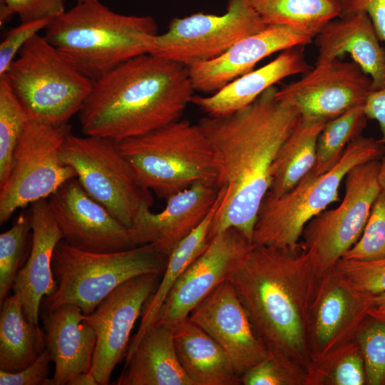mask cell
<instances>
[{"mask_svg":"<svg viewBox=\"0 0 385 385\" xmlns=\"http://www.w3.org/2000/svg\"><path fill=\"white\" fill-rule=\"evenodd\" d=\"M277 90L272 86L248 106L223 116L207 115L197 123L212 148L216 184L225 191L210 240L235 228L252 241L272 165L300 117L295 108L277 98Z\"/></svg>","mask_w":385,"mask_h":385,"instance_id":"6da1fadb","label":"cell"},{"mask_svg":"<svg viewBox=\"0 0 385 385\" xmlns=\"http://www.w3.org/2000/svg\"><path fill=\"white\" fill-rule=\"evenodd\" d=\"M268 351L300 366L311 356V313L320 279L302 250L255 245L227 279Z\"/></svg>","mask_w":385,"mask_h":385,"instance_id":"7a4b0ae2","label":"cell"},{"mask_svg":"<svg viewBox=\"0 0 385 385\" xmlns=\"http://www.w3.org/2000/svg\"><path fill=\"white\" fill-rule=\"evenodd\" d=\"M194 88L188 68L145 53L94 81L79 111L83 135L121 141L180 119Z\"/></svg>","mask_w":385,"mask_h":385,"instance_id":"3957f363","label":"cell"},{"mask_svg":"<svg viewBox=\"0 0 385 385\" xmlns=\"http://www.w3.org/2000/svg\"><path fill=\"white\" fill-rule=\"evenodd\" d=\"M45 38L93 81L147 53L145 37L158 34L150 16L116 13L100 1L77 3L53 18Z\"/></svg>","mask_w":385,"mask_h":385,"instance_id":"277c9868","label":"cell"},{"mask_svg":"<svg viewBox=\"0 0 385 385\" xmlns=\"http://www.w3.org/2000/svg\"><path fill=\"white\" fill-rule=\"evenodd\" d=\"M119 145L141 186L160 198L198 182L216 183L212 148L198 124L180 119Z\"/></svg>","mask_w":385,"mask_h":385,"instance_id":"5b68a950","label":"cell"},{"mask_svg":"<svg viewBox=\"0 0 385 385\" xmlns=\"http://www.w3.org/2000/svg\"><path fill=\"white\" fill-rule=\"evenodd\" d=\"M168 260L153 244L94 252L75 248L62 240L55 247L51 263L57 288L43 299V310L71 304L88 314L124 282L142 274L163 273Z\"/></svg>","mask_w":385,"mask_h":385,"instance_id":"8992f818","label":"cell"},{"mask_svg":"<svg viewBox=\"0 0 385 385\" xmlns=\"http://www.w3.org/2000/svg\"><path fill=\"white\" fill-rule=\"evenodd\" d=\"M381 141L362 135L353 140L328 171H309L278 197L266 195L260 207L252 242L255 245L297 250L306 225L339 200V190L354 166L379 160L385 151Z\"/></svg>","mask_w":385,"mask_h":385,"instance_id":"52a82bcc","label":"cell"},{"mask_svg":"<svg viewBox=\"0 0 385 385\" xmlns=\"http://www.w3.org/2000/svg\"><path fill=\"white\" fill-rule=\"evenodd\" d=\"M4 76L29 120L53 125L67 124L79 113L94 82L39 34L24 46Z\"/></svg>","mask_w":385,"mask_h":385,"instance_id":"ba28073f","label":"cell"},{"mask_svg":"<svg viewBox=\"0 0 385 385\" xmlns=\"http://www.w3.org/2000/svg\"><path fill=\"white\" fill-rule=\"evenodd\" d=\"M61 158L75 170L86 192L126 227H131L143 203L153 204L151 192L139 183L119 141L70 133Z\"/></svg>","mask_w":385,"mask_h":385,"instance_id":"9c48e42d","label":"cell"},{"mask_svg":"<svg viewBox=\"0 0 385 385\" xmlns=\"http://www.w3.org/2000/svg\"><path fill=\"white\" fill-rule=\"evenodd\" d=\"M380 161L353 167L346 175L344 195L335 208L324 210L305 226L302 249L321 279L327 274L361 237L371 207L381 191Z\"/></svg>","mask_w":385,"mask_h":385,"instance_id":"30bf717a","label":"cell"},{"mask_svg":"<svg viewBox=\"0 0 385 385\" xmlns=\"http://www.w3.org/2000/svg\"><path fill=\"white\" fill-rule=\"evenodd\" d=\"M71 127L29 120L16 145L11 171L0 186V224L15 211L48 198L75 170L61 160V150Z\"/></svg>","mask_w":385,"mask_h":385,"instance_id":"8fae6325","label":"cell"},{"mask_svg":"<svg viewBox=\"0 0 385 385\" xmlns=\"http://www.w3.org/2000/svg\"><path fill=\"white\" fill-rule=\"evenodd\" d=\"M267 27L248 0H229L221 15L173 19L166 32L145 38L147 53L187 67L215 58L239 40Z\"/></svg>","mask_w":385,"mask_h":385,"instance_id":"7c38bea8","label":"cell"},{"mask_svg":"<svg viewBox=\"0 0 385 385\" xmlns=\"http://www.w3.org/2000/svg\"><path fill=\"white\" fill-rule=\"evenodd\" d=\"M160 274L150 273L120 284L88 314L86 321L96 334L91 371L98 385H108L111 374L126 355L130 332L144 305L155 291Z\"/></svg>","mask_w":385,"mask_h":385,"instance_id":"4fadbf2b","label":"cell"},{"mask_svg":"<svg viewBox=\"0 0 385 385\" xmlns=\"http://www.w3.org/2000/svg\"><path fill=\"white\" fill-rule=\"evenodd\" d=\"M373 82L354 62L339 59L315 64L298 81L278 89V100L302 117L329 120L348 109L365 105Z\"/></svg>","mask_w":385,"mask_h":385,"instance_id":"5bb4252c","label":"cell"},{"mask_svg":"<svg viewBox=\"0 0 385 385\" xmlns=\"http://www.w3.org/2000/svg\"><path fill=\"white\" fill-rule=\"evenodd\" d=\"M254 247L235 228L215 235L205 250L185 270L168 295L155 323L173 327L220 284Z\"/></svg>","mask_w":385,"mask_h":385,"instance_id":"9a60e30c","label":"cell"},{"mask_svg":"<svg viewBox=\"0 0 385 385\" xmlns=\"http://www.w3.org/2000/svg\"><path fill=\"white\" fill-rule=\"evenodd\" d=\"M48 200L63 240L69 245L94 252L135 247L129 228L93 199L77 178L63 183Z\"/></svg>","mask_w":385,"mask_h":385,"instance_id":"2e32d148","label":"cell"},{"mask_svg":"<svg viewBox=\"0 0 385 385\" xmlns=\"http://www.w3.org/2000/svg\"><path fill=\"white\" fill-rule=\"evenodd\" d=\"M188 317L222 348L240 378L268 354L228 280L201 301Z\"/></svg>","mask_w":385,"mask_h":385,"instance_id":"e0dca14e","label":"cell"},{"mask_svg":"<svg viewBox=\"0 0 385 385\" xmlns=\"http://www.w3.org/2000/svg\"><path fill=\"white\" fill-rule=\"evenodd\" d=\"M219 193L215 182L201 181L168 197L160 212L143 203L129 228L133 245L153 244L168 256L207 216Z\"/></svg>","mask_w":385,"mask_h":385,"instance_id":"ac0fdd59","label":"cell"},{"mask_svg":"<svg viewBox=\"0 0 385 385\" xmlns=\"http://www.w3.org/2000/svg\"><path fill=\"white\" fill-rule=\"evenodd\" d=\"M372 295L350 287L332 269L320 279L311 313L309 345L315 361L342 346L364 323Z\"/></svg>","mask_w":385,"mask_h":385,"instance_id":"d6986e66","label":"cell"},{"mask_svg":"<svg viewBox=\"0 0 385 385\" xmlns=\"http://www.w3.org/2000/svg\"><path fill=\"white\" fill-rule=\"evenodd\" d=\"M313 39L286 26H267L263 30L239 40L220 56L188 66L194 90L212 94L252 71L263 58L280 51L304 46Z\"/></svg>","mask_w":385,"mask_h":385,"instance_id":"ffe728a7","label":"cell"},{"mask_svg":"<svg viewBox=\"0 0 385 385\" xmlns=\"http://www.w3.org/2000/svg\"><path fill=\"white\" fill-rule=\"evenodd\" d=\"M31 248L24 266L14 280L12 289L21 300L26 319L38 324L43 299L52 294L57 281L52 272V257L62 233L51 211L48 198L34 202L30 207Z\"/></svg>","mask_w":385,"mask_h":385,"instance_id":"44dd1931","label":"cell"},{"mask_svg":"<svg viewBox=\"0 0 385 385\" xmlns=\"http://www.w3.org/2000/svg\"><path fill=\"white\" fill-rule=\"evenodd\" d=\"M46 349L55 364L43 385H68L91 369L96 334L76 305L66 304L42 313Z\"/></svg>","mask_w":385,"mask_h":385,"instance_id":"7402d4cb","label":"cell"},{"mask_svg":"<svg viewBox=\"0 0 385 385\" xmlns=\"http://www.w3.org/2000/svg\"><path fill=\"white\" fill-rule=\"evenodd\" d=\"M318 48L315 64L349 55L373 82L374 91L385 88V48L366 14L338 17L314 37Z\"/></svg>","mask_w":385,"mask_h":385,"instance_id":"603a6c76","label":"cell"},{"mask_svg":"<svg viewBox=\"0 0 385 385\" xmlns=\"http://www.w3.org/2000/svg\"><path fill=\"white\" fill-rule=\"evenodd\" d=\"M304 46L284 50L264 66L234 79L209 96H193L191 103L207 115L223 116L252 103L263 92L282 79L312 69L304 54Z\"/></svg>","mask_w":385,"mask_h":385,"instance_id":"cb8c5ba5","label":"cell"},{"mask_svg":"<svg viewBox=\"0 0 385 385\" xmlns=\"http://www.w3.org/2000/svg\"><path fill=\"white\" fill-rule=\"evenodd\" d=\"M117 385H193L183 369L174 344L173 327L155 323L125 355Z\"/></svg>","mask_w":385,"mask_h":385,"instance_id":"d4e9b609","label":"cell"},{"mask_svg":"<svg viewBox=\"0 0 385 385\" xmlns=\"http://www.w3.org/2000/svg\"><path fill=\"white\" fill-rule=\"evenodd\" d=\"M180 364L193 385H238L236 373L222 348L188 317L173 326Z\"/></svg>","mask_w":385,"mask_h":385,"instance_id":"484cf974","label":"cell"},{"mask_svg":"<svg viewBox=\"0 0 385 385\" xmlns=\"http://www.w3.org/2000/svg\"><path fill=\"white\" fill-rule=\"evenodd\" d=\"M224 196L225 192L220 190L217 200L207 216L168 255L163 277L144 305L140 325L130 342L126 354L134 349L145 331L155 324L161 307L177 280L207 247L210 227Z\"/></svg>","mask_w":385,"mask_h":385,"instance_id":"4316f807","label":"cell"},{"mask_svg":"<svg viewBox=\"0 0 385 385\" xmlns=\"http://www.w3.org/2000/svg\"><path fill=\"white\" fill-rule=\"evenodd\" d=\"M325 119L302 117L282 145L272 167V181L267 195H284L314 167L319 135Z\"/></svg>","mask_w":385,"mask_h":385,"instance_id":"83f0119b","label":"cell"},{"mask_svg":"<svg viewBox=\"0 0 385 385\" xmlns=\"http://www.w3.org/2000/svg\"><path fill=\"white\" fill-rule=\"evenodd\" d=\"M0 369L21 371L45 349V334L29 321L19 297L8 296L0 305Z\"/></svg>","mask_w":385,"mask_h":385,"instance_id":"f1b7e54d","label":"cell"},{"mask_svg":"<svg viewBox=\"0 0 385 385\" xmlns=\"http://www.w3.org/2000/svg\"><path fill=\"white\" fill-rule=\"evenodd\" d=\"M267 26H286L314 38L340 15L339 0H248Z\"/></svg>","mask_w":385,"mask_h":385,"instance_id":"f546056e","label":"cell"},{"mask_svg":"<svg viewBox=\"0 0 385 385\" xmlns=\"http://www.w3.org/2000/svg\"><path fill=\"white\" fill-rule=\"evenodd\" d=\"M364 106L352 107L327 122L318 138L316 161L311 172L319 175L330 170L349 143L361 136L368 119Z\"/></svg>","mask_w":385,"mask_h":385,"instance_id":"4dcf8cb0","label":"cell"},{"mask_svg":"<svg viewBox=\"0 0 385 385\" xmlns=\"http://www.w3.org/2000/svg\"><path fill=\"white\" fill-rule=\"evenodd\" d=\"M29 120L6 76H0V186L9 176L16 145Z\"/></svg>","mask_w":385,"mask_h":385,"instance_id":"1f68e13d","label":"cell"},{"mask_svg":"<svg viewBox=\"0 0 385 385\" xmlns=\"http://www.w3.org/2000/svg\"><path fill=\"white\" fill-rule=\"evenodd\" d=\"M31 232L30 210L21 212L0 235V305L12 289Z\"/></svg>","mask_w":385,"mask_h":385,"instance_id":"d6a6232c","label":"cell"},{"mask_svg":"<svg viewBox=\"0 0 385 385\" xmlns=\"http://www.w3.org/2000/svg\"><path fill=\"white\" fill-rule=\"evenodd\" d=\"M307 384L301 366L287 357L268 351L267 357L241 376L244 385H298Z\"/></svg>","mask_w":385,"mask_h":385,"instance_id":"836d02e7","label":"cell"},{"mask_svg":"<svg viewBox=\"0 0 385 385\" xmlns=\"http://www.w3.org/2000/svg\"><path fill=\"white\" fill-rule=\"evenodd\" d=\"M342 258L374 260L385 258V191L381 190L371 209L358 241Z\"/></svg>","mask_w":385,"mask_h":385,"instance_id":"e575fe53","label":"cell"},{"mask_svg":"<svg viewBox=\"0 0 385 385\" xmlns=\"http://www.w3.org/2000/svg\"><path fill=\"white\" fill-rule=\"evenodd\" d=\"M371 319V322L364 323L357 342L364 359L366 384L385 385V321Z\"/></svg>","mask_w":385,"mask_h":385,"instance_id":"d590c367","label":"cell"},{"mask_svg":"<svg viewBox=\"0 0 385 385\" xmlns=\"http://www.w3.org/2000/svg\"><path fill=\"white\" fill-rule=\"evenodd\" d=\"M355 290L369 295L385 292V258L340 259L333 268Z\"/></svg>","mask_w":385,"mask_h":385,"instance_id":"8d00e7d4","label":"cell"},{"mask_svg":"<svg viewBox=\"0 0 385 385\" xmlns=\"http://www.w3.org/2000/svg\"><path fill=\"white\" fill-rule=\"evenodd\" d=\"M66 0H3L1 22L17 15L21 22L53 19L66 11Z\"/></svg>","mask_w":385,"mask_h":385,"instance_id":"74e56055","label":"cell"},{"mask_svg":"<svg viewBox=\"0 0 385 385\" xmlns=\"http://www.w3.org/2000/svg\"><path fill=\"white\" fill-rule=\"evenodd\" d=\"M52 19H44L21 24L7 31L0 43V76L4 75L24 46Z\"/></svg>","mask_w":385,"mask_h":385,"instance_id":"f35d334b","label":"cell"},{"mask_svg":"<svg viewBox=\"0 0 385 385\" xmlns=\"http://www.w3.org/2000/svg\"><path fill=\"white\" fill-rule=\"evenodd\" d=\"M329 384L334 385H362L366 384V373L359 346L347 344L344 354L332 366Z\"/></svg>","mask_w":385,"mask_h":385,"instance_id":"ab89813d","label":"cell"},{"mask_svg":"<svg viewBox=\"0 0 385 385\" xmlns=\"http://www.w3.org/2000/svg\"><path fill=\"white\" fill-rule=\"evenodd\" d=\"M51 361V355L45 348L32 364L21 371L8 372L0 369V384L43 385L49 374Z\"/></svg>","mask_w":385,"mask_h":385,"instance_id":"60d3db41","label":"cell"},{"mask_svg":"<svg viewBox=\"0 0 385 385\" xmlns=\"http://www.w3.org/2000/svg\"><path fill=\"white\" fill-rule=\"evenodd\" d=\"M339 17L366 14L380 40L385 42V0H339Z\"/></svg>","mask_w":385,"mask_h":385,"instance_id":"b9f144b4","label":"cell"},{"mask_svg":"<svg viewBox=\"0 0 385 385\" xmlns=\"http://www.w3.org/2000/svg\"><path fill=\"white\" fill-rule=\"evenodd\" d=\"M364 110L368 118L376 120L379 123L382 133L380 141L385 149V88L374 91L370 94L365 103Z\"/></svg>","mask_w":385,"mask_h":385,"instance_id":"7bdbcfd3","label":"cell"},{"mask_svg":"<svg viewBox=\"0 0 385 385\" xmlns=\"http://www.w3.org/2000/svg\"><path fill=\"white\" fill-rule=\"evenodd\" d=\"M367 315L374 319L385 321V292L373 296Z\"/></svg>","mask_w":385,"mask_h":385,"instance_id":"ee69618b","label":"cell"},{"mask_svg":"<svg viewBox=\"0 0 385 385\" xmlns=\"http://www.w3.org/2000/svg\"><path fill=\"white\" fill-rule=\"evenodd\" d=\"M68 385H98V384L90 370L76 376Z\"/></svg>","mask_w":385,"mask_h":385,"instance_id":"f6af8a7d","label":"cell"},{"mask_svg":"<svg viewBox=\"0 0 385 385\" xmlns=\"http://www.w3.org/2000/svg\"><path fill=\"white\" fill-rule=\"evenodd\" d=\"M379 181L381 189L385 191V153L382 156L381 161H380Z\"/></svg>","mask_w":385,"mask_h":385,"instance_id":"bcb514c9","label":"cell"},{"mask_svg":"<svg viewBox=\"0 0 385 385\" xmlns=\"http://www.w3.org/2000/svg\"><path fill=\"white\" fill-rule=\"evenodd\" d=\"M98 1V0H77V3H83V2H87V1Z\"/></svg>","mask_w":385,"mask_h":385,"instance_id":"7dc6e473","label":"cell"}]
</instances>
